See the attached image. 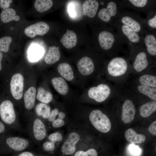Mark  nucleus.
<instances>
[{
  "label": "nucleus",
  "mask_w": 156,
  "mask_h": 156,
  "mask_svg": "<svg viewBox=\"0 0 156 156\" xmlns=\"http://www.w3.org/2000/svg\"><path fill=\"white\" fill-rule=\"evenodd\" d=\"M131 71L129 57L114 56L105 64V72L108 80L118 86H122L126 82L131 75Z\"/></svg>",
  "instance_id": "1"
},
{
  "label": "nucleus",
  "mask_w": 156,
  "mask_h": 156,
  "mask_svg": "<svg viewBox=\"0 0 156 156\" xmlns=\"http://www.w3.org/2000/svg\"><path fill=\"white\" fill-rule=\"evenodd\" d=\"M98 43L101 49L110 58L118 56L125 51L124 45L118 36L115 28L108 26L99 33Z\"/></svg>",
  "instance_id": "2"
},
{
  "label": "nucleus",
  "mask_w": 156,
  "mask_h": 156,
  "mask_svg": "<svg viewBox=\"0 0 156 156\" xmlns=\"http://www.w3.org/2000/svg\"><path fill=\"white\" fill-rule=\"evenodd\" d=\"M129 55L131 65L130 75L156 68V61L148 55L143 45L132 49L129 52Z\"/></svg>",
  "instance_id": "3"
},
{
  "label": "nucleus",
  "mask_w": 156,
  "mask_h": 156,
  "mask_svg": "<svg viewBox=\"0 0 156 156\" xmlns=\"http://www.w3.org/2000/svg\"><path fill=\"white\" fill-rule=\"evenodd\" d=\"M31 145L30 141L27 139L6 134L0 137V155L13 154L26 151Z\"/></svg>",
  "instance_id": "4"
},
{
  "label": "nucleus",
  "mask_w": 156,
  "mask_h": 156,
  "mask_svg": "<svg viewBox=\"0 0 156 156\" xmlns=\"http://www.w3.org/2000/svg\"><path fill=\"white\" fill-rule=\"evenodd\" d=\"M113 27L115 28L123 44L128 47L129 52L134 48L143 45V36L140 35L116 19L114 21Z\"/></svg>",
  "instance_id": "5"
},
{
  "label": "nucleus",
  "mask_w": 156,
  "mask_h": 156,
  "mask_svg": "<svg viewBox=\"0 0 156 156\" xmlns=\"http://www.w3.org/2000/svg\"><path fill=\"white\" fill-rule=\"evenodd\" d=\"M0 121L10 128L20 132L24 131L12 102L9 100L0 103Z\"/></svg>",
  "instance_id": "6"
},
{
  "label": "nucleus",
  "mask_w": 156,
  "mask_h": 156,
  "mask_svg": "<svg viewBox=\"0 0 156 156\" xmlns=\"http://www.w3.org/2000/svg\"><path fill=\"white\" fill-rule=\"evenodd\" d=\"M116 19L141 36H143L146 30L144 25V18L136 12L122 9Z\"/></svg>",
  "instance_id": "7"
},
{
  "label": "nucleus",
  "mask_w": 156,
  "mask_h": 156,
  "mask_svg": "<svg viewBox=\"0 0 156 156\" xmlns=\"http://www.w3.org/2000/svg\"><path fill=\"white\" fill-rule=\"evenodd\" d=\"M118 88L117 85L110 81L101 82L89 89L88 97L98 103L112 99Z\"/></svg>",
  "instance_id": "8"
},
{
  "label": "nucleus",
  "mask_w": 156,
  "mask_h": 156,
  "mask_svg": "<svg viewBox=\"0 0 156 156\" xmlns=\"http://www.w3.org/2000/svg\"><path fill=\"white\" fill-rule=\"evenodd\" d=\"M135 100L156 101V88L137 84L128 80L122 86Z\"/></svg>",
  "instance_id": "9"
},
{
  "label": "nucleus",
  "mask_w": 156,
  "mask_h": 156,
  "mask_svg": "<svg viewBox=\"0 0 156 156\" xmlns=\"http://www.w3.org/2000/svg\"><path fill=\"white\" fill-rule=\"evenodd\" d=\"M27 130L29 135L36 143L43 140L47 135V129L43 120L36 114L28 119Z\"/></svg>",
  "instance_id": "10"
},
{
  "label": "nucleus",
  "mask_w": 156,
  "mask_h": 156,
  "mask_svg": "<svg viewBox=\"0 0 156 156\" xmlns=\"http://www.w3.org/2000/svg\"><path fill=\"white\" fill-rule=\"evenodd\" d=\"M122 9L120 0H110L98 12L99 20L109 26L113 27L118 13Z\"/></svg>",
  "instance_id": "11"
},
{
  "label": "nucleus",
  "mask_w": 156,
  "mask_h": 156,
  "mask_svg": "<svg viewBox=\"0 0 156 156\" xmlns=\"http://www.w3.org/2000/svg\"><path fill=\"white\" fill-rule=\"evenodd\" d=\"M121 9L126 8L141 12L146 15L156 10V1L152 0H121Z\"/></svg>",
  "instance_id": "12"
},
{
  "label": "nucleus",
  "mask_w": 156,
  "mask_h": 156,
  "mask_svg": "<svg viewBox=\"0 0 156 156\" xmlns=\"http://www.w3.org/2000/svg\"><path fill=\"white\" fill-rule=\"evenodd\" d=\"M89 120L95 128L103 133H107L110 130L111 124L107 116L99 109H95L90 112Z\"/></svg>",
  "instance_id": "13"
},
{
  "label": "nucleus",
  "mask_w": 156,
  "mask_h": 156,
  "mask_svg": "<svg viewBox=\"0 0 156 156\" xmlns=\"http://www.w3.org/2000/svg\"><path fill=\"white\" fill-rule=\"evenodd\" d=\"M128 80L135 83L156 88V69L152 68L140 73L130 75Z\"/></svg>",
  "instance_id": "14"
},
{
  "label": "nucleus",
  "mask_w": 156,
  "mask_h": 156,
  "mask_svg": "<svg viewBox=\"0 0 156 156\" xmlns=\"http://www.w3.org/2000/svg\"><path fill=\"white\" fill-rule=\"evenodd\" d=\"M80 136L77 133L71 132L62 144L60 150L62 156H71L77 151L76 145L79 141Z\"/></svg>",
  "instance_id": "15"
},
{
  "label": "nucleus",
  "mask_w": 156,
  "mask_h": 156,
  "mask_svg": "<svg viewBox=\"0 0 156 156\" xmlns=\"http://www.w3.org/2000/svg\"><path fill=\"white\" fill-rule=\"evenodd\" d=\"M143 44L148 53L156 61V31L146 30L143 35Z\"/></svg>",
  "instance_id": "16"
},
{
  "label": "nucleus",
  "mask_w": 156,
  "mask_h": 156,
  "mask_svg": "<svg viewBox=\"0 0 156 156\" xmlns=\"http://www.w3.org/2000/svg\"><path fill=\"white\" fill-rule=\"evenodd\" d=\"M24 78L21 74H14L12 77L10 83V91L13 97L16 100L21 99L23 95Z\"/></svg>",
  "instance_id": "17"
},
{
  "label": "nucleus",
  "mask_w": 156,
  "mask_h": 156,
  "mask_svg": "<svg viewBox=\"0 0 156 156\" xmlns=\"http://www.w3.org/2000/svg\"><path fill=\"white\" fill-rule=\"evenodd\" d=\"M49 29V26L47 24L43 21H40L26 28L24 33L27 36L33 38L37 35H44L48 31Z\"/></svg>",
  "instance_id": "18"
},
{
  "label": "nucleus",
  "mask_w": 156,
  "mask_h": 156,
  "mask_svg": "<svg viewBox=\"0 0 156 156\" xmlns=\"http://www.w3.org/2000/svg\"><path fill=\"white\" fill-rule=\"evenodd\" d=\"M77 66L79 72L84 75L92 74L96 68L93 60L87 56L84 57L80 59L77 62Z\"/></svg>",
  "instance_id": "19"
},
{
  "label": "nucleus",
  "mask_w": 156,
  "mask_h": 156,
  "mask_svg": "<svg viewBox=\"0 0 156 156\" xmlns=\"http://www.w3.org/2000/svg\"><path fill=\"white\" fill-rule=\"evenodd\" d=\"M99 3L95 0H87L84 2L83 5V14L87 15L88 17H94L98 10Z\"/></svg>",
  "instance_id": "20"
},
{
  "label": "nucleus",
  "mask_w": 156,
  "mask_h": 156,
  "mask_svg": "<svg viewBox=\"0 0 156 156\" xmlns=\"http://www.w3.org/2000/svg\"><path fill=\"white\" fill-rule=\"evenodd\" d=\"M36 90L33 87L29 88L25 92L24 102L25 108L28 110L32 109L34 106L36 98Z\"/></svg>",
  "instance_id": "21"
},
{
  "label": "nucleus",
  "mask_w": 156,
  "mask_h": 156,
  "mask_svg": "<svg viewBox=\"0 0 156 156\" xmlns=\"http://www.w3.org/2000/svg\"><path fill=\"white\" fill-rule=\"evenodd\" d=\"M60 41L66 48H72L77 44V35L74 31L67 29L66 32L62 36Z\"/></svg>",
  "instance_id": "22"
},
{
  "label": "nucleus",
  "mask_w": 156,
  "mask_h": 156,
  "mask_svg": "<svg viewBox=\"0 0 156 156\" xmlns=\"http://www.w3.org/2000/svg\"><path fill=\"white\" fill-rule=\"evenodd\" d=\"M156 111V101L151 100L146 102L140 106L139 112L140 116L144 118L150 116Z\"/></svg>",
  "instance_id": "23"
},
{
  "label": "nucleus",
  "mask_w": 156,
  "mask_h": 156,
  "mask_svg": "<svg viewBox=\"0 0 156 156\" xmlns=\"http://www.w3.org/2000/svg\"><path fill=\"white\" fill-rule=\"evenodd\" d=\"M125 135L126 140L133 144L142 143L146 140V137L144 135L138 134L131 128L127 130L125 132Z\"/></svg>",
  "instance_id": "24"
},
{
  "label": "nucleus",
  "mask_w": 156,
  "mask_h": 156,
  "mask_svg": "<svg viewBox=\"0 0 156 156\" xmlns=\"http://www.w3.org/2000/svg\"><path fill=\"white\" fill-rule=\"evenodd\" d=\"M59 47L51 46L49 47L45 59V62L48 64H52L58 61L60 58Z\"/></svg>",
  "instance_id": "25"
},
{
  "label": "nucleus",
  "mask_w": 156,
  "mask_h": 156,
  "mask_svg": "<svg viewBox=\"0 0 156 156\" xmlns=\"http://www.w3.org/2000/svg\"><path fill=\"white\" fill-rule=\"evenodd\" d=\"M20 18V16L16 15L15 10L12 8L3 9L1 13V20L4 23H9L12 21H18Z\"/></svg>",
  "instance_id": "26"
},
{
  "label": "nucleus",
  "mask_w": 156,
  "mask_h": 156,
  "mask_svg": "<svg viewBox=\"0 0 156 156\" xmlns=\"http://www.w3.org/2000/svg\"><path fill=\"white\" fill-rule=\"evenodd\" d=\"M57 70L59 73L67 81H71L73 79V72L71 66L68 64L63 62L59 64Z\"/></svg>",
  "instance_id": "27"
},
{
  "label": "nucleus",
  "mask_w": 156,
  "mask_h": 156,
  "mask_svg": "<svg viewBox=\"0 0 156 156\" xmlns=\"http://www.w3.org/2000/svg\"><path fill=\"white\" fill-rule=\"evenodd\" d=\"M53 86L60 94L65 95L68 91V87L66 81L62 77L53 78L51 80Z\"/></svg>",
  "instance_id": "28"
},
{
  "label": "nucleus",
  "mask_w": 156,
  "mask_h": 156,
  "mask_svg": "<svg viewBox=\"0 0 156 156\" xmlns=\"http://www.w3.org/2000/svg\"><path fill=\"white\" fill-rule=\"evenodd\" d=\"M144 25L145 29L149 31H156V10L153 11L146 15L144 19Z\"/></svg>",
  "instance_id": "29"
},
{
  "label": "nucleus",
  "mask_w": 156,
  "mask_h": 156,
  "mask_svg": "<svg viewBox=\"0 0 156 156\" xmlns=\"http://www.w3.org/2000/svg\"><path fill=\"white\" fill-rule=\"evenodd\" d=\"M35 111V114L38 117L42 120L47 119L51 113V109L46 104L39 103L36 105Z\"/></svg>",
  "instance_id": "30"
},
{
  "label": "nucleus",
  "mask_w": 156,
  "mask_h": 156,
  "mask_svg": "<svg viewBox=\"0 0 156 156\" xmlns=\"http://www.w3.org/2000/svg\"><path fill=\"white\" fill-rule=\"evenodd\" d=\"M36 98L42 103L47 104L52 101L53 96L51 92L43 88L40 87L38 89Z\"/></svg>",
  "instance_id": "31"
},
{
  "label": "nucleus",
  "mask_w": 156,
  "mask_h": 156,
  "mask_svg": "<svg viewBox=\"0 0 156 156\" xmlns=\"http://www.w3.org/2000/svg\"><path fill=\"white\" fill-rule=\"evenodd\" d=\"M53 5L51 0H36L34 3L36 10L40 13H43L49 9Z\"/></svg>",
  "instance_id": "32"
},
{
  "label": "nucleus",
  "mask_w": 156,
  "mask_h": 156,
  "mask_svg": "<svg viewBox=\"0 0 156 156\" xmlns=\"http://www.w3.org/2000/svg\"><path fill=\"white\" fill-rule=\"evenodd\" d=\"M44 53V51L40 47L35 46L31 48L29 51L28 56L29 60L35 62L39 60Z\"/></svg>",
  "instance_id": "33"
},
{
  "label": "nucleus",
  "mask_w": 156,
  "mask_h": 156,
  "mask_svg": "<svg viewBox=\"0 0 156 156\" xmlns=\"http://www.w3.org/2000/svg\"><path fill=\"white\" fill-rule=\"evenodd\" d=\"M12 39L10 36H5L0 38V51L7 53L9 50Z\"/></svg>",
  "instance_id": "34"
},
{
  "label": "nucleus",
  "mask_w": 156,
  "mask_h": 156,
  "mask_svg": "<svg viewBox=\"0 0 156 156\" xmlns=\"http://www.w3.org/2000/svg\"><path fill=\"white\" fill-rule=\"evenodd\" d=\"M97 151L93 148H90L86 150H77L71 156H98Z\"/></svg>",
  "instance_id": "35"
},
{
  "label": "nucleus",
  "mask_w": 156,
  "mask_h": 156,
  "mask_svg": "<svg viewBox=\"0 0 156 156\" xmlns=\"http://www.w3.org/2000/svg\"><path fill=\"white\" fill-rule=\"evenodd\" d=\"M43 150L49 153H54L56 151L55 143L49 141L45 142L42 145Z\"/></svg>",
  "instance_id": "36"
},
{
  "label": "nucleus",
  "mask_w": 156,
  "mask_h": 156,
  "mask_svg": "<svg viewBox=\"0 0 156 156\" xmlns=\"http://www.w3.org/2000/svg\"><path fill=\"white\" fill-rule=\"evenodd\" d=\"M10 156H51L49 155L37 153L29 151H25L13 154Z\"/></svg>",
  "instance_id": "37"
},
{
  "label": "nucleus",
  "mask_w": 156,
  "mask_h": 156,
  "mask_svg": "<svg viewBox=\"0 0 156 156\" xmlns=\"http://www.w3.org/2000/svg\"><path fill=\"white\" fill-rule=\"evenodd\" d=\"M63 136L62 134L58 132H56L49 134L48 137L49 141L55 143L60 142L62 140Z\"/></svg>",
  "instance_id": "38"
},
{
  "label": "nucleus",
  "mask_w": 156,
  "mask_h": 156,
  "mask_svg": "<svg viewBox=\"0 0 156 156\" xmlns=\"http://www.w3.org/2000/svg\"><path fill=\"white\" fill-rule=\"evenodd\" d=\"M129 150L131 153L135 156L139 155L141 152V150L139 147L133 144H131L129 147Z\"/></svg>",
  "instance_id": "39"
},
{
  "label": "nucleus",
  "mask_w": 156,
  "mask_h": 156,
  "mask_svg": "<svg viewBox=\"0 0 156 156\" xmlns=\"http://www.w3.org/2000/svg\"><path fill=\"white\" fill-rule=\"evenodd\" d=\"M51 123L52 127L58 128L62 127L64 125L65 122L63 119L57 118Z\"/></svg>",
  "instance_id": "40"
},
{
  "label": "nucleus",
  "mask_w": 156,
  "mask_h": 156,
  "mask_svg": "<svg viewBox=\"0 0 156 156\" xmlns=\"http://www.w3.org/2000/svg\"><path fill=\"white\" fill-rule=\"evenodd\" d=\"M59 110L57 108H54L51 112L49 116L47 119L48 122L50 123H51L53 121L57 116L59 112Z\"/></svg>",
  "instance_id": "41"
},
{
  "label": "nucleus",
  "mask_w": 156,
  "mask_h": 156,
  "mask_svg": "<svg viewBox=\"0 0 156 156\" xmlns=\"http://www.w3.org/2000/svg\"><path fill=\"white\" fill-rule=\"evenodd\" d=\"M3 123L0 121V137L6 134H8L9 130L10 129Z\"/></svg>",
  "instance_id": "42"
},
{
  "label": "nucleus",
  "mask_w": 156,
  "mask_h": 156,
  "mask_svg": "<svg viewBox=\"0 0 156 156\" xmlns=\"http://www.w3.org/2000/svg\"><path fill=\"white\" fill-rule=\"evenodd\" d=\"M12 0H0V6L2 9L9 8Z\"/></svg>",
  "instance_id": "43"
},
{
  "label": "nucleus",
  "mask_w": 156,
  "mask_h": 156,
  "mask_svg": "<svg viewBox=\"0 0 156 156\" xmlns=\"http://www.w3.org/2000/svg\"><path fill=\"white\" fill-rule=\"evenodd\" d=\"M148 130L152 135H156V121L152 122L148 128Z\"/></svg>",
  "instance_id": "44"
},
{
  "label": "nucleus",
  "mask_w": 156,
  "mask_h": 156,
  "mask_svg": "<svg viewBox=\"0 0 156 156\" xmlns=\"http://www.w3.org/2000/svg\"><path fill=\"white\" fill-rule=\"evenodd\" d=\"M68 11L70 15L72 17H74L76 15V11L73 4L70 3L68 6Z\"/></svg>",
  "instance_id": "45"
},
{
  "label": "nucleus",
  "mask_w": 156,
  "mask_h": 156,
  "mask_svg": "<svg viewBox=\"0 0 156 156\" xmlns=\"http://www.w3.org/2000/svg\"><path fill=\"white\" fill-rule=\"evenodd\" d=\"M65 114L62 111L59 112L58 114L57 118L61 119H63L65 117Z\"/></svg>",
  "instance_id": "46"
},
{
  "label": "nucleus",
  "mask_w": 156,
  "mask_h": 156,
  "mask_svg": "<svg viewBox=\"0 0 156 156\" xmlns=\"http://www.w3.org/2000/svg\"><path fill=\"white\" fill-rule=\"evenodd\" d=\"M3 57V55L1 52L0 51V71L1 70L2 67L1 65V61Z\"/></svg>",
  "instance_id": "47"
}]
</instances>
